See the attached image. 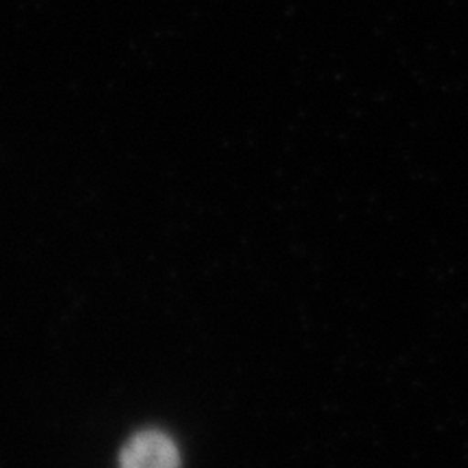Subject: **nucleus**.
<instances>
[{
	"label": "nucleus",
	"mask_w": 468,
	"mask_h": 468,
	"mask_svg": "<svg viewBox=\"0 0 468 468\" xmlns=\"http://www.w3.org/2000/svg\"><path fill=\"white\" fill-rule=\"evenodd\" d=\"M120 468H180L178 447L163 431H139L122 449Z\"/></svg>",
	"instance_id": "obj_1"
}]
</instances>
